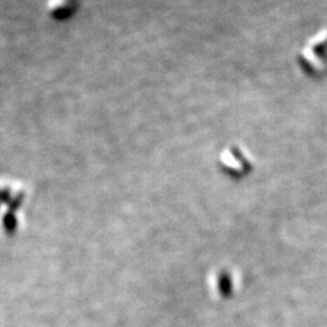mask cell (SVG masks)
Instances as JSON below:
<instances>
[{
    "label": "cell",
    "instance_id": "obj_2",
    "mask_svg": "<svg viewBox=\"0 0 327 327\" xmlns=\"http://www.w3.org/2000/svg\"><path fill=\"white\" fill-rule=\"evenodd\" d=\"M82 0H48L46 12L55 21H66L74 16Z\"/></svg>",
    "mask_w": 327,
    "mask_h": 327
},
{
    "label": "cell",
    "instance_id": "obj_4",
    "mask_svg": "<svg viewBox=\"0 0 327 327\" xmlns=\"http://www.w3.org/2000/svg\"><path fill=\"white\" fill-rule=\"evenodd\" d=\"M327 40V28H323L320 32L316 33L315 35H313L312 38L308 40L306 45L309 46H319L323 44Z\"/></svg>",
    "mask_w": 327,
    "mask_h": 327
},
{
    "label": "cell",
    "instance_id": "obj_1",
    "mask_svg": "<svg viewBox=\"0 0 327 327\" xmlns=\"http://www.w3.org/2000/svg\"><path fill=\"white\" fill-rule=\"evenodd\" d=\"M221 165L232 176H242L251 170L252 164L247 150L238 146H230L221 155Z\"/></svg>",
    "mask_w": 327,
    "mask_h": 327
},
{
    "label": "cell",
    "instance_id": "obj_3",
    "mask_svg": "<svg viewBox=\"0 0 327 327\" xmlns=\"http://www.w3.org/2000/svg\"><path fill=\"white\" fill-rule=\"evenodd\" d=\"M302 57L313 69L315 70L323 69L322 61L320 60V57L318 55H316L314 49L309 48V46H305V48L302 50Z\"/></svg>",
    "mask_w": 327,
    "mask_h": 327
}]
</instances>
